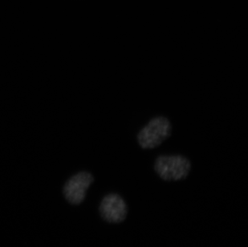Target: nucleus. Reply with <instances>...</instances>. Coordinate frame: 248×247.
<instances>
[{
    "mask_svg": "<svg viewBox=\"0 0 248 247\" xmlns=\"http://www.w3.org/2000/svg\"><path fill=\"white\" fill-rule=\"evenodd\" d=\"M191 165L187 158L181 155L160 156L155 161L157 174L165 181H179L187 177Z\"/></svg>",
    "mask_w": 248,
    "mask_h": 247,
    "instance_id": "1",
    "label": "nucleus"
},
{
    "mask_svg": "<svg viewBox=\"0 0 248 247\" xmlns=\"http://www.w3.org/2000/svg\"><path fill=\"white\" fill-rule=\"evenodd\" d=\"M170 134V121L165 117H155L138 133V143L143 149H155L159 146Z\"/></svg>",
    "mask_w": 248,
    "mask_h": 247,
    "instance_id": "2",
    "label": "nucleus"
},
{
    "mask_svg": "<svg viewBox=\"0 0 248 247\" xmlns=\"http://www.w3.org/2000/svg\"><path fill=\"white\" fill-rule=\"evenodd\" d=\"M93 181V175L88 172H80L74 175L68 180L63 188L66 199L74 205L82 202L86 196L87 190Z\"/></svg>",
    "mask_w": 248,
    "mask_h": 247,
    "instance_id": "3",
    "label": "nucleus"
},
{
    "mask_svg": "<svg viewBox=\"0 0 248 247\" xmlns=\"http://www.w3.org/2000/svg\"><path fill=\"white\" fill-rule=\"evenodd\" d=\"M126 204L122 197L117 194H110L103 198L100 205L101 217L106 222L120 223L126 217Z\"/></svg>",
    "mask_w": 248,
    "mask_h": 247,
    "instance_id": "4",
    "label": "nucleus"
}]
</instances>
